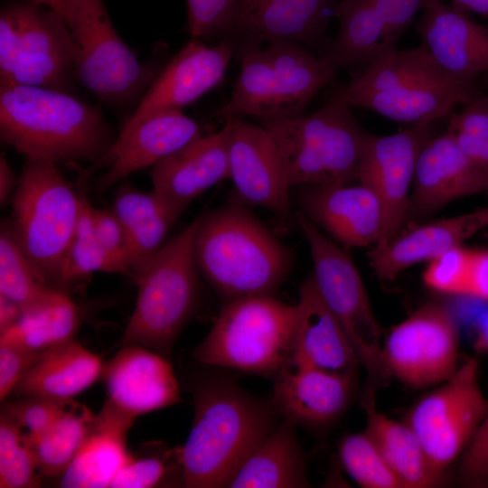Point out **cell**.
<instances>
[{"instance_id": "1", "label": "cell", "mask_w": 488, "mask_h": 488, "mask_svg": "<svg viewBox=\"0 0 488 488\" xmlns=\"http://www.w3.org/2000/svg\"><path fill=\"white\" fill-rule=\"evenodd\" d=\"M0 136L27 159L96 163L116 136L99 107L57 89L0 80Z\"/></svg>"}, {"instance_id": "2", "label": "cell", "mask_w": 488, "mask_h": 488, "mask_svg": "<svg viewBox=\"0 0 488 488\" xmlns=\"http://www.w3.org/2000/svg\"><path fill=\"white\" fill-rule=\"evenodd\" d=\"M194 401L192 429L179 447L183 485L228 487L243 462L277 426L278 413L272 402L225 380L199 385Z\"/></svg>"}, {"instance_id": "3", "label": "cell", "mask_w": 488, "mask_h": 488, "mask_svg": "<svg viewBox=\"0 0 488 488\" xmlns=\"http://www.w3.org/2000/svg\"><path fill=\"white\" fill-rule=\"evenodd\" d=\"M193 252L200 275L224 303L274 296L293 266L292 251L241 204L200 216Z\"/></svg>"}, {"instance_id": "4", "label": "cell", "mask_w": 488, "mask_h": 488, "mask_svg": "<svg viewBox=\"0 0 488 488\" xmlns=\"http://www.w3.org/2000/svg\"><path fill=\"white\" fill-rule=\"evenodd\" d=\"M240 70L229 101L216 112L225 121L254 117L259 121L304 115L315 94L330 84L336 68L297 42H276L237 58Z\"/></svg>"}, {"instance_id": "5", "label": "cell", "mask_w": 488, "mask_h": 488, "mask_svg": "<svg viewBox=\"0 0 488 488\" xmlns=\"http://www.w3.org/2000/svg\"><path fill=\"white\" fill-rule=\"evenodd\" d=\"M200 216L166 240L133 278L137 298L120 346L137 345L170 360L174 343L199 297L193 242Z\"/></svg>"}, {"instance_id": "6", "label": "cell", "mask_w": 488, "mask_h": 488, "mask_svg": "<svg viewBox=\"0 0 488 488\" xmlns=\"http://www.w3.org/2000/svg\"><path fill=\"white\" fill-rule=\"evenodd\" d=\"M260 123L277 145L291 187L358 181L367 133L336 93L310 115Z\"/></svg>"}, {"instance_id": "7", "label": "cell", "mask_w": 488, "mask_h": 488, "mask_svg": "<svg viewBox=\"0 0 488 488\" xmlns=\"http://www.w3.org/2000/svg\"><path fill=\"white\" fill-rule=\"evenodd\" d=\"M296 316V304L270 295L229 301L194 357L204 365L274 378L292 358Z\"/></svg>"}, {"instance_id": "8", "label": "cell", "mask_w": 488, "mask_h": 488, "mask_svg": "<svg viewBox=\"0 0 488 488\" xmlns=\"http://www.w3.org/2000/svg\"><path fill=\"white\" fill-rule=\"evenodd\" d=\"M12 205L10 227L15 239L41 278L58 288L80 214V196L56 164L26 158Z\"/></svg>"}, {"instance_id": "9", "label": "cell", "mask_w": 488, "mask_h": 488, "mask_svg": "<svg viewBox=\"0 0 488 488\" xmlns=\"http://www.w3.org/2000/svg\"><path fill=\"white\" fill-rule=\"evenodd\" d=\"M62 19L74 44L76 79L99 100L142 98L162 69L141 63L114 28L103 0H70Z\"/></svg>"}, {"instance_id": "10", "label": "cell", "mask_w": 488, "mask_h": 488, "mask_svg": "<svg viewBox=\"0 0 488 488\" xmlns=\"http://www.w3.org/2000/svg\"><path fill=\"white\" fill-rule=\"evenodd\" d=\"M295 224L308 244L315 286L349 337L369 377L367 397H373L374 389L389 377L381 360V331L357 267L299 210L295 212Z\"/></svg>"}, {"instance_id": "11", "label": "cell", "mask_w": 488, "mask_h": 488, "mask_svg": "<svg viewBox=\"0 0 488 488\" xmlns=\"http://www.w3.org/2000/svg\"><path fill=\"white\" fill-rule=\"evenodd\" d=\"M0 80L71 93L74 44L58 13L29 0L1 9Z\"/></svg>"}, {"instance_id": "12", "label": "cell", "mask_w": 488, "mask_h": 488, "mask_svg": "<svg viewBox=\"0 0 488 488\" xmlns=\"http://www.w3.org/2000/svg\"><path fill=\"white\" fill-rule=\"evenodd\" d=\"M488 412L478 361L468 358L446 380L421 396L403 421L419 438L432 467L446 475Z\"/></svg>"}, {"instance_id": "13", "label": "cell", "mask_w": 488, "mask_h": 488, "mask_svg": "<svg viewBox=\"0 0 488 488\" xmlns=\"http://www.w3.org/2000/svg\"><path fill=\"white\" fill-rule=\"evenodd\" d=\"M388 377L413 389H432L458 369L459 331L451 310L427 303L388 333L381 346Z\"/></svg>"}, {"instance_id": "14", "label": "cell", "mask_w": 488, "mask_h": 488, "mask_svg": "<svg viewBox=\"0 0 488 488\" xmlns=\"http://www.w3.org/2000/svg\"><path fill=\"white\" fill-rule=\"evenodd\" d=\"M431 127L408 126L387 136H365L358 182L376 193L384 212L382 233L372 249L387 245L407 221L416 163L422 146L432 136Z\"/></svg>"}, {"instance_id": "15", "label": "cell", "mask_w": 488, "mask_h": 488, "mask_svg": "<svg viewBox=\"0 0 488 488\" xmlns=\"http://www.w3.org/2000/svg\"><path fill=\"white\" fill-rule=\"evenodd\" d=\"M336 0H237L231 23L221 42L237 58L276 42L305 47L324 39L335 16ZM308 48V47H307Z\"/></svg>"}, {"instance_id": "16", "label": "cell", "mask_w": 488, "mask_h": 488, "mask_svg": "<svg viewBox=\"0 0 488 488\" xmlns=\"http://www.w3.org/2000/svg\"><path fill=\"white\" fill-rule=\"evenodd\" d=\"M230 177L241 202L267 209L295 222L286 169L269 132L241 118L225 121Z\"/></svg>"}, {"instance_id": "17", "label": "cell", "mask_w": 488, "mask_h": 488, "mask_svg": "<svg viewBox=\"0 0 488 488\" xmlns=\"http://www.w3.org/2000/svg\"><path fill=\"white\" fill-rule=\"evenodd\" d=\"M232 57L231 49L223 42L210 46L192 39L163 67L121 129L194 102L222 80Z\"/></svg>"}, {"instance_id": "18", "label": "cell", "mask_w": 488, "mask_h": 488, "mask_svg": "<svg viewBox=\"0 0 488 488\" xmlns=\"http://www.w3.org/2000/svg\"><path fill=\"white\" fill-rule=\"evenodd\" d=\"M202 136L199 124L181 110L154 114L135 127L121 129L105 154L85 172L107 168L98 189L108 190L131 174L153 166Z\"/></svg>"}, {"instance_id": "19", "label": "cell", "mask_w": 488, "mask_h": 488, "mask_svg": "<svg viewBox=\"0 0 488 488\" xmlns=\"http://www.w3.org/2000/svg\"><path fill=\"white\" fill-rule=\"evenodd\" d=\"M272 403L295 426L327 427L352 403L355 376L331 372L290 361L274 376Z\"/></svg>"}, {"instance_id": "20", "label": "cell", "mask_w": 488, "mask_h": 488, "mask_svg": "<svg viewBox=\"0 0 488 488\" xmlns=\"http://www.w3.org/2000/svg\"><path fill=\"white\" fill-rule=\"evenodd\" d=\"M150 176L152 192L177 221L194 199L230 177L227 126L164 157Z\"/></svg>"}, {"instance_id": "21", "label": "cell", "mask_w": 488, "mask_h": 488, "mask_svg": "<svg viewBox=\"0 0 488 488\" xmlns=\"http://www.w3.org/2000/svg\"><path fill=\"white\" fill-rule=\"evenodd\" d=\"M412 187L407 220L418 221L456 199L488 192V181L446 131L422 146Z\"/></svg>"}, {"instance_id": "22", "label": "cell", "mask_w": 488, "mask_h": 488, "mask_svg": "<svg viewBox=\"0 0 488 488\" xmlns=\"http://www.w3.org/2000/svg\"><path fill=\"white\" fill-rule=\"evenodd\" d=\"M297 202L317 227L349 248L376 245L383 226L384 212L376 193L368 186H303Z\"/></svg>"}, {"instance_id": "23", "label": "cell", "mask_w": 488, "mask_h": 488, "mask_svg": "<svg viewBox=\"0 0 488 488\" xmlns=\"http://www.w3.org/2000/svg\"><path fill=\"white\" fill-rule=\"evenodd\" d=\"M101 377L107 399L136 418L182 402L170 360L142 346H121Z\"/></svg>"}, {"instance_id": "24", "label": "cell", "mask_w": 488, "mask_h": 488, "mask_svg": "<svg viewBox=\"0 0 488 488\" xmlns=\"http://www.w3.org/2000/svg\"><path fill=\"white\" fill-rule=\"evenodd\" d=\"M418 33L433 61L452 79L472 84L488 73V26L468 14L436 0L424 10Z\"/></svg>"}, {"instance_id": "25", "label": "cell", "mask_w": 488, "mask_h": 488, "mask_svg": "<svg viewBox=\"0 0 488 488\" xmlns=\"http://www.w3.org/2000/svg\"><path fill=\"white\" fill-rule=\"evenodd\" d=\"M488 228V205L460 215L434 220L401 230L384 247L372 249L370 264L382 281L463 243Z\"/></svg>"}, {"instance_id": "26", "label": "cell", "mask_w": 488, "mask_h": 488, "mask_svg": "<svg viewBox=\"0 0 488 488\" xmlns=\"http://www.w3.org/2000/svg\"><path fill=\"white\" fill-rule=\"evenodd\" d=\"M291 360L320 370L356 376L361 365L344 329L320 296L312 275L300 285Z\"/></svg>"}, {"instance_id": "27", "label": "cell", "mask_w": 488, "mask_h": 488, "mask_svg": "<svg viewBox=\"0 0 488 488\" xmlns=\"http://www.w3.org/2000/svg\"><path fill=\"white\" fill-rule=\"evenodd\" d=\"M334 93L351 108H363L408 126L432 125L448 117L456 106L475 97L471 84L454 80L418 82L369 92H344L337 89Z\"/></svg>"}, {"instance_id": "28", "label": "cell", "mask_w": 488, "mask_h": 488, "mask_svg": "<svg viewBox=\"0 0 488 488\" xmlns=\"http://www.w3.org/2000/svg\"><path fill=\"white\" fill-rule=\"evenodd\" d=\"M136 418L106 399L76 455L59 478L60 486L109 487L117 474L133 458L127 446V436Z\"/></svg>"}, {"instance_id": "29", "label": "cell", "mask_w": 488, "mask_h": 488, "mask_svg": "<svg viewBox=\"0 0 488 488\" xmlns=\"http://www.w3.org/2000/svg\"><path fill=\"white\" fill-rule=\"evenodd\" d=\"M101 358L75 340L42 352L14 389L18 397L70 400L101 377Z\"/></svg>"}, {"instance_id": "30", "label": "cell", "mask_w": 488, "mask_h": 488, "mask_svg": "<svg viewBox=\"0 0 488 488\" xmlns=\"http://www.w3.org/2000/svg\"><path fill=\"white\" fill-rule=\"evenodd\" d=\"M309 486L295 425L284 419L254 448L228 484L230 488Z\"/></svg>"}, {"instance_id": "31", "label": "cell", "mask_w": 488, "mask_h": 488, "mask_svg": "<svg viewBox=\"0 0 488 488\" xmlns=\"http://www.w3.org/2000/svg\"><path fill=\"white\" fill-rule=\"evenodd\" d=\"M112 211L125 233L129 275L134 278L166 242L176 221L152 191L146 192L126 184L118 190Z\"/></svg>"}, {"instance_id": "32", "label": "cell", "mask_w": 488, "mask_h": 488, "mask_svg": "<svg viewBox=\"0 0 488 488\" xmlns=\"http://www.w3.org/2000/svg\"><path fill=\"white\" fill-rule=\"evenodd\" d=\"M364 432L373 441L403 488H432L445 483L446 475L431 465L416 433L402 420L380 412L373 401L365 402Z\"/></svg>"}, {"instance_id": "33", "label": "cell", "mask_w": 488, "mask_h": 488, "mask_svg": "<svg viewBox=\"0 0 488 488\" xmlns=\"http://www.w3.org/2000/svg\"><path fill=\"white\" fill-rule=\"evenodd\" d=\"M335 17L338 31L324 56L336 69L367 65L396 46L371 0H341Z\"/></svg>"}, {"instance_id": "34", "label": "cell", "mask_w": 488, "mask_h": 488, "mask_svg": "<svg viewBox=\"0 0 488 488\" xmlns=\"http://www.w3.org/2000/svg\"><path fill=\"white\" fill-rule=\"evenodd\" d=\"M80 324L76 304L53 288L43 299L22 311L18 320L0 333V343L31 352H44L74 340Z\"/></svg>"}, {"instance_id": "35", "label": "cell", "mask_w": 488, "mask_h": 488, "mask_svg": "<svg viewBox=\"0 0 488 488\" xmlns=\"http://www.w3.org/2000/svg\"><path fill=\"white\" fill-rule=\"evenodd\" d=\"M444 80L454 79L436 64L421 43L415 48L397 49L395 46L387 50L367 64L358 77L338 89L344 92L380 91Z\"/></svg>"}, {"instance_id": "36", "label": "cell", "mask_w": 488, "mask_h": 488, "mask_svg": "<svg viewBox=\"0 0 488 488\" xmlns=\"http://www.w3.org/2000/svg\"><path fill=\"white\" fill-rule=\"evenodd\" d=\"M94 418L88 408L73 401L42 436L29 444L41 475L58 479L62 475L86 438Z\"/></svg>"}, {"instance_id": "37", "label": "cell", "mask_w": 488, "mask_h": 488, "mask_svg": "<svg viewBox=\"0 0 488 488\" xmlns=\"http://www.w3.org/2000/svg\"><path fill=\"white\" fill-rule=\"evenodd\" d=\"M54 287L38 275L14 238L10 226L0 233V294L24 310L43 299Z\"/></svg>"}, {"instance_id": "38", "label": "cell", "mask_w": 488, "mask_h": 488, "mask_svg": "<svg viewBox=\"0 0 488 488\" xmlns=\"http://www.w3.org/2000/svg\"><path fill=\"white\" fill-rule=\"evenodd\" d=\"M92 210L93 206L88 199L80 196V214L61 265L58 289L62 285L73 283L93 272L120 273L96 236Z\"/></svg>"}, {"instance_id": "39", "label": "cell", "mask_w": 488, "mask_h": 488, "mask_svg": "<svg viewBox=\"0 0 488 488\" xmlns=\"http://www.w3.org/2000/svg\"><path fill=\"white\" fill-rule=\"evenodd\" d=\"M340 461L363 488H403L379 449L363 431L344 435L338 444Z\"/></svg>"}, {"instance_id": "40", "label": "cell", "mask_w": 488, "mask_h": 488, "mask_svg": "<svg viewBox=\"0 0 488 488\" xmlns=\"http://www.w3.org/2000/svg\"><path fill=\"white\" fill-rule=\"evenodd\" d=\"M35 454L20 426L1 411L0 487L34 488L40 486Z\"/></svg>"}, {"instance_id": "41", "label": "cell", "mask_w": 488, "mask_h": 488, "mask_svg": "<svg viewBox=\"0 0 488 488\" xmlns=\"http://www.w3.org/2000/svg\"><path fill=\"white\" fill-rule=\"evenodd\" d=\"M446 131L488 181V97H474L452 112Z\"/></svg>"}, {"instance_id": "42", "label": "cell", "mask_w": 488, "mask_h": 488, "mask_svg": "<svg viewBox=\"0 0 488 488\" xmlns=\"http://www.w3.org/2000/svg\"><path fill=\"white\" fill-rule=\"evenodd\" d=\"M174 472L183 475L179 448L141 458L133 456L117 474L109 487L150 488L163 483Z\"/></svg>"}, {"instance_id": "43", "label": "cell", "mask_w": 488, "mask_h": 488, "mask_svg": "<svg viewBox=\"0 0 488 488\" xmlns=\"http://www.w3.org/2000/svg\"><path fill=\"white\" fill-rule=\"evenodd\" d=\"M471 251L461 245L427 261L422 275L424 284L442 294L465 296Z\"/></svg>"}, {"instance_id": "44", "label": "cell", "mask_w": 488, "mask_h": 488, "mask_svg": "<svg viewBox=\"0 0 488 488\" xmlns=\"http://www.w3.org/2000/svg\"><path fill=\"white\" fill-rule=\"evenodd\" d=\"M5 405L2 412L23 429L28 444L42 436L74 401L26 396Z\"/></svg>"}, {"instance_id": "45", "label": "cell", "mask_w": 488, "mask_h": 488, "mask_svg": "<svg viewBox=\"0 0 488 488\" xmlns=\"http://www.w3.org/2000/svg\"><path fill=\"white\" fill-rule=\"evenodd\" d=\"M186 4L187 30L192 39L222 40L231 23L237 0H186Z\"/></svg>"}, {"instance_id": "46", "label": "cell", "mask_w": 488, "mask_h": 488, "mask_svg": "<svg viewBox=\"0 0 488 488\" xmlns=\"http://www.w3.org/2000/svg\"><path fill=\"white\" fill-rule=\"evenodd\" d=\"M458 481L465 487H488V412L460 456Z\"/></svg>"}, {"instance_id": "47", "label": "cell", "mask_w": 488, "mask_h": 488, "mask_svg": "<svg viewBox=\"0 0 488 488\" xmlns=\"http://www.w3.org/2000/svg\"><path fill=\"white\" fill-rule=\"evenodd\" d=\"M93 224L96 236L121 274H129L130 263L123 228L113 211L93 207Z\"/></svg>"}, {"instance_id": "48", "label": "cell", "mask_w": 488, "mask_h": 488, "mask_svg": "<svg viewBox=\"0 0 488 488\" xmlns=\"http://www.w3.org/2000/svg\"><path fill=\"white\" fill-rule=\"evenodd\" d=\"M42 352L0 343V400L4 401L37 361Z\"/></svg>"}, {"instance_id": "49", "label": "cell", "mask_w": 488, "mask_h": 488, "mask_svg": "<svg viewBox=\"0 0 488 488\" xmlns=\"http://www.w3.org/2000/svg\"><path fill=\"white\" fill-rule=\"evenodd\" d=\"M390 37L397 42L419 10L436 0H371Z\"/></svg>"}, {"instance_id": "50", "label": "cell", "mask_w": 488, "mask_h": 488, "mask_svg": "<svg viewBox=\"0 0 488 488\" xmlns=\"http://www.w3.org/2000/svg\"><path fill=\"white\" fill-rule=\"evenodd\" d=\"M465 296L488 301V250L472 249Z\"/></svg>"}, {"instance_id": "51", "label": "cell", "mask_w": 488, "mask_h": 488, "mask_svg": "<svg viewBox=\"0 0 488 488\" xmlns=\"http://www.w3.org/2000/svg\"><path fill=\"white\" fill-rule=\"evenodd\" d=\"M16 188L14 172L5 157L0 158V202L5 205L12 201Z\"/></svg>"}, {"instance_id": "52", "label": "cell", "mask_w": 488, "mask_h": 488, "mask_svg": "<svg viewBox=\"0 0 488 488\" xmlns=\"http://www.w3.org/2000/svg\"><path fill=\"white\" fill-rule=\"evenodd\" d=\"M22 310L20 306L0 294V333L10 328L20 317Z\"/></svg>"}, {"instance_id": "53", "label": "cell", "mask_w": 488, "mask_h": 488, "mask_svg": "<svg viewBox=\"0 0 488 488\" xmlns=\"http://www.w3.org/2000/svg\"><path fill=\"white\" fill-rule=\"evenodd\" d=\"M452 5L468 14L488 15V0H452Z\"/></svg>"}, {"instance_id": "54", "label": "cell", "mask_w": 488, "mask_h": 488, "mask_svg": "<svg viewBox=\"0 0 488 488\" xmlns=\"http://www.w3.org/2000/svg\"><path fill=\"white\" fill-rule=\"evenodd\" d=\"M474 348L478 352L488 354V310L476 330Z\"/></svg>"}, {"instance_id": "55", "label": "cell", "mask_w": 488, "mask_h": 488, "mask_svg": "<svg viewBox=\"0 0 488 488\" xmlns=\"http://www.w3.org/2000/svg\"><path fill=\"white\" fill-rule=\"evenodd\" d=\"M36 4L44 5L59 14H61L69 0H29Z\"/></svg>"}]
</instances>
